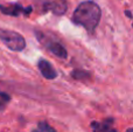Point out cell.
Here are the masks:
<instances>
[{
	"instance_id": "obj_1",
	"label": "cell",
	"mask_w": 133,
	"mask_h": 132,
	"mask_svg": "<svg viewBox=\"0 0 133 132\" xmlns=\"http://www.w3.org/2000/svg\"><path fill=\"white\" fill-rule=\"evenodd\" d=\"M102 18V11L96 2L83 1L76 7L72 14V22L78 26H82L89 33H92L98 26Z\"/></svg>"
},
{
	"instance_id": "obj_2",
	"label": "cell",
	"mask_w": 133,
	"mask_h": 132,
	"mask_svg": "<svg viewBox=\"0 0 133 132\" xmlns=\"http://www.w3.org/2000/svg\"><path fill=\"white\" fill-rule=\"evenodd\" d=\"M0 41L8 49L14 51H21L26 47V40L21 34L13 30L0 29Z\"/></svg>"
},
{
	"instance_id": "obj_3",
	"label": "cell",
	"mask_w": 133,
	"mask_h": 132,
	"mask_svg": "<svg viewBox=\"0 0 133 132\" xmlns=\"http://www.w3.org/2000/svg\"><path fill=\"white\" fill-rule=\"evenodd\" d=\"M35 7L41 14L51 12L55 15H63L68 9L65 0H35Z\"/></svg>"
},
{
	"instance_id": "obj_4",
	"label": "cell",
	"mask_w": 133,
	"mask_h": 132,
	"mask_svg": "<svg viewBox=\"0 0 133 132\" xmlns=\"http://www.w3.org/2000/svg\"><path fill=\"white\" fill-rule=\"evenodd\" d=\"M0 12L2 14H6V15H11V16H19L21 13H25L26 15L29 14L32 12V7H27V8H23L21 5L19 4H13L9 5V6H4V5H0Z\"/></svg>"
},
{
	"instance_id": "obj_5",
	"label": "cell",
	"mask_w": 133,
	"mask_h": 132,
	"mask_svg": "<svg viewBox=\"0 0 133 132\" xmlns=\"http://www.w3.org/2000/svg\"><path fill=\"white\" fill-rule=\"evenodd\" d=\"M39 69L41 71L42 76L47 80H54L57 77V72L53 68V65L46 60H40L39 61Z\"/></svg>"
},
{
	"instance_id": "obj_6",
	"label": "cell",
	"mask_w": 133,
	"mask_h": 132,
	"mask_svg": "<svg viewBox=\"0 0 133 132\" xmlns=\"http://www.w3.org/2000/svg\"><path fill=\"white\" fill-rule=\"evenodd\" d=\"M113 118H108L104 122H91V128L94 132H117V130L112 129Z\"/></svg>"
},
{
	"instance_id": "obj_7",
	"label": "cell",
	"mask_w": 133,
	"mask_h": 132,
	"mask_svg": "<svg viewBox=\"0 0 133 132\" xmlns=\"http://www.w3.org/2000/svg\"><path fill=\"white\" fill-rule=\"evenodd\" d=\"M48 49L55 56L61 57V58H65L66 55H68L65 48L61 43H58V42H49V43H48Z\"/></svg>"
},
{
	"instance_id": "obj_8",
	"label": "cell",
	"mask_w": 133,
	"mask_h": 132,
	"mask_svg": "<svg viewBox=\"0 0 133 132\" xmlns=\"http://www.w3.org/2000/svg\"><path fill=\"white\" fill-rule=\"evenodd\" d=\"M71 76H72V78L75 80H78V81H87L88 78H90V74L88 71H85V70H74L72 72H71Z\"/></svg>"
},
{
	"instance_id": "obj_9",
	"label": "cell",
	"mask_w": 133,
	"mask_h": 132,
	"mask_svg": "<svg viewBox=\"0 0 133 132\" xmlns=\"http://www.w3.org/2000/svg\"><path fill=\"white\" fill-rule=\"evenodd\" d=\"M9 101H11V96L6 93L0 91V111L5 109V107L7 105V103H9Z\"/></svg>"
},
{
	"instance_id": "obj_10",
	"label": "cell",
	"mask_w": 133,
	"mask_h": 132,
	"mask_svg": "<svg viewBox=\"0 0 133 132\" xmlns=\"http://www.w3.org/2000/svg\"><path fill=\"white\" fill-rule=\"evenodd\" d=\"M39 131L40 132H56L55 129H53L46 122H40L39 123Z\"/></svg>"
},
{
	"instance_id": "obj_11",
	"label": "cell",
	"mask_w": 133,
	"mask_h": 132,
	"mask_svg": "<svg viewBox=\"0 0 133 132\" xmlns=\"http://www.w3.org/2000/svg\"><path fill=\"white\" fill-rule=\"evenodd\" d=\"M125 13H126V15H127V16H129V19H132V13H131V12H130V11H129V9H127V11H126V12H125Z\"/></svg>"
},
{
	"instance_id": "obj_12",
	"label": "cell",
	"mask_w": 133,
	"mask_h": 132,
	"mask_svg": "<svg viewBox=\"0 0 133 132\" xmlns=\"http://www.w3.org/2000/svg\"><path fill=\"white\" fill-rule=\"evenodd\" d=\"M127 132H133V130H132V129H129V130H127Z\"/></svg>"
}]
</instances>
